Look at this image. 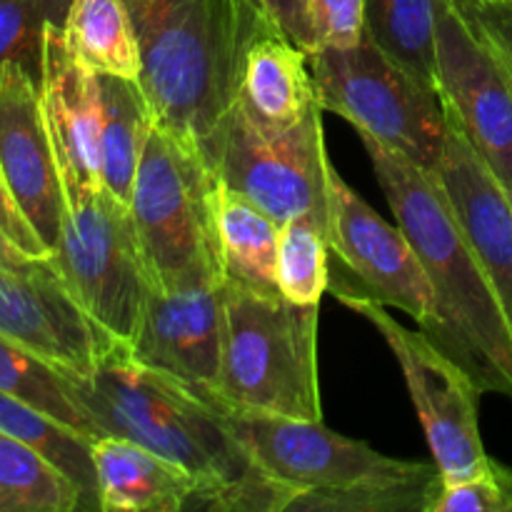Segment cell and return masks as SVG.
I'll return each instance as SVG.
<instances>
[{
    "label": "cell",
    "instance_id": "cell-1",
    "mask_svg": "<svg viewBox=\"0 0 512 512\" xmlns=\"http://www.w3.org/2000/svg\"><path fill=\"white\" fill-rule=\"evenodd\" d=\"M78 390L103 435H120L188 470L198 483L188 510L288 512L293 490L263 473L223 410L188 385L140 365L115 343Z\"/></svg>",
    "mask_w": 512,
    "mask_h": 512
},
{
    "label": "cell",
    "instance_id": "cell-2",
    "mask_svg": "<svg viewBox=\"0 0 512 512\" xmlns=\"http://www.w3.org/2000/svg\"><path fill=\"white\" fill-rule=\"evenodd\" d=\"M360 140L433 290V308L418 328L480 395L512 398V323L438 178L375 140Z\"/></svg>",
    "mask_w": 512,
    "mask_h": 512
},
{
    "label": "cell",
    "instance_id": "cell-3",
    "mask_svg": "<svg viewBox=\"0 0 512 512\" xmlns=\"http://www.w3.org/2000/svg\"><path fill=\"white\" fill-rule=\"evenodd\" d=\"M158 128L200 153L238 100L245 55L273 20L258 0H125Z\"/></svg>",
    "mask_w": 512,
    "mask_h": 512
},
{
    "label": "cell",
    "instance_id": "cell-4",
    "mask_svg": "<svg viewBox=\"0 0 512 512\" xmlns=\"http://www.w3.org/2000/svg\"><path fill=\"white\" fill-rule=\"evenodd\" d=\"M318 308L225 280V343L210 403L223 413L323 420Z\"/></svg>",
    "mask_w": 512,
    "mask_h": 512
},
{
    "label": "cell",
    "instance_id": "cell-5",
    "mask_svg": "<svg viewBox=\"0 0 512 512\" xmlns=\"http://www.w3.org/2000/svg\"><path fill=\"white\" fill-rule=\"evenodd\" d=\"M213 185L200 153L153 123L128 203L150 290L170 293L223 278L210 210Z\"/></svg>",
    "mask_w": 512,
    "mask_h": 512
},
{
    "label": "cell",
    "instance_id": "cell-6",
    "mask_svg": "<svg viewBox=\"0 0 512 512\" xmlns=\"http://www.w3.org/2000/svg\"><path fill=\"white\" fill-rule=\"evenodd\" d=\"M318 105L348 120L410 163L435 173L450 135V115L438 88L415 78L363 33L353 48L320 45L310 55Z\"/></svg>",
    "mask_w": 512,
    "mask_h": 512
},
{
    "label": "cell",
    "instance_id": "cell-7",
    "mask_svg": "<svg viewBox=\"0 0 512 512\" xmlns=\"http://www.w3.org/2000/svg\"><path fill=\"white\" fill-rule=\"evenodd\" d=\"M50 260L80 310L110 340L130 345L150 283L128 205L103 185L63 183V225Z\"/></svg>",
    "mask_w": 512,
    "mask_h": 512
},
{
    "label": "cell",
    "instance_id": "cell-8",
    "mask_svg": "<svg viewBox=\"0 0 512 512\" xmlns=\"http://www.w3.org/2000/svg\"><path fill=\"white\" fill-rule=\"evenodd\" d=\"M200 158L210 173L243 193L280 225L308 218L330 225V163L323 108L288 130H265L235 100Z\"/></svg>",
    "mask_w": 512,
    "mask_h": 512
},
{
    "label": "cell",
    "instance_id": "cell-9",
    "mask_svg": "<svg viewBox=\"0 0 512 512\" xmlns=\"http://www.w3.org/2000/svg\"><path fill=\"white\" fill-rule=\"evenodd\" d=\"M333 295L368 320L398 358L440 478L463 480L483 468L490 455L480 438V390L473 380L448 355L440 353L423 330L405 328L385 305L345 290Z\"/></svg>",
    "mask_w": 512,
    "mask_h": 512
},
{
    "label": "cell",
    "instance_id": "cell-10",
    "mask_svg": "<svg viewBox=\"0 0 512 512\" xmlns=\"http://www.w3.org/2000/svg\"><path fill=\"white\" fill-rule=\"evenodd\" d=\"M435 48L450 123L512 193V73L465 0L440 3Z\"/></svg>",
    "mask_w": 512,
    "mask_h": 512
},
{
    "label": "cell",
    "instance_id": "cell-11",
    "mask_svg": "<svg viewBox=\"0 0 512 512\" xmlns=\"http://www.w3.org/2000/svg\"><path fill=\"white\" fill-rule=\"evenodd\" d=\"M225 418L253 463L275 483L293 490L295 498L398 478L418 465L388 458L363 440L333 433L323 420L263 413H225Z\"/></svg>",
    "mask_w": 512,
    "mask_h": 512
},
{
    "label": "cell",
    "instance_id": "cell-12",
    "mask_svg": "<svg viewBox=\"0 0 512 512\" xmlns=\"http://www.w3.org/2000/svg\"><path fill=\"white\" fill-rule=\"evenodd\" d=\"M330 255L345 278H330V293L363 295L385 308H398L423 325L433 308L425 270L400 225L380 218L348 183L330 168Z\"/></svg>",
    "mask_w": 512,
    "mask_h": 512
},
{
    "label": "cell",
    "instance_id": "cell-13",
    "mask_svg": "<svg viewBox=\"0 0 512 512\" xmlns=\"http://www.w3.org/2000/svg\"><path fill=\"white\" fill-rule=\"evenodd\" d=\"M225 343V278L188 288L150 290L128 353L188 385L210 403L218 385Z\"/></svg>",
    "mask_w": 512,
    "mask_h": 512
},
{
    "label": "cell",
    "instance_id": "cell-14",
    "mask_svg": "<svg viewBox=\"0 0 512 512\" xmlns=\"http://www.w3.org/2000/svg\"><path fill=\"white\" fill-rule=\"evenodd\" d=\"M0 335L70 378H90L115 345L70 298L50 258L30 268L0 265Z\"/></svg>",
    "mask_w": 512,
    "mask_h": 512
},
{
    "label": "cell",
    "instance_id": "cell-15",
    "mask_svg": "<svg viewBox=\"0 0 512 512\" xmlns=\"http://www.w3.org/2000/svg\"><path fill=\"white\" fill-rule=\"evenodd\" d=\"M0 170L20 213L53 255L63 225V183L38 78L20 60L0 63Z\"/></svg>",
    "mask_w": 512,
    "mask_h": 512
},
{
    "label": "cell",
    "instance_id": "cell-16",
    "mask_svg": "<svg viewBox=\"0 0 512 512\" xmlns=\"http://www.w3.org/2000/svg\"><path fill=\"white\" fill-rule=\"evenodd\" d=\"M40 103L58 160L60 183L100 188V75L85 68L65 40L63 23H48L40 38Z\"/></svg>",
    "mask_w": 512,
    "mask_h": 512
},
{
    "label": "cell",
    "instance_id": "cell-17",
    "mask_svg": "<svg viewBox=\"0 0 512 512\" xmlns=\"http://www.w3.org/2000/svg\"><path fill=\"white\" fill-rule=\"evenodd\" d=\"M470 245L512 323V198L493 170L450 123L445 153L435 168Z\"/></svg>",
    "mask_w": 512,
    "mask_h": 512
},
{
    "label": "cell",
    "instance_id": "cell-18",
    "mask_svg": "<svg viewBox=\"0 0 512 512\" xmlns=\"http://www.w3.org/2000/svg\"><path fill=\"white\" fill-rule=\"evenodd\" d=\"M100 512L188 510L198 483L188 470L120 435L93 440Z\"/></svg>",
    "mask_w": 512,
    "mask_h": 512
},
{
    "label": "cell",
    "instance_id": "cell-19",
    "mask_svg": "<svg viewBox=\"0 0 512 512\" xmlns=\"http://www.w3.org/2000/svg\"><path fill=\"white\" fill-rule=\"evenodd\" d=\"M308 63V53L278 28L263 33L250 45L238 103L260 128L288 130L320 108Z\"/></svg>",
    "mask_w": 512,
    "mask_h": 512
},
{
    "label": "cell",
    "instance_id": "cell-20",
    "mask_svg": "<svg viewBox=\"0 0 512 512\" xmlns=\"http://www.w3.org/2000/svg\"><path fill=\"white\" fill-rule=\"evenodd\" d=\"M210 210L223 278L255 290H278V220L218 178L210 193Z\"/></svg>",
    "mask_w": 512,
    "mask_h": 512
},
{
    "label": "cell",
    "instance_id": "cell-21",
    "mask_svg": "<svg viewBox=\"0 0 512 512\" xmlns=\"http://www.w3.org/2000/svg\"><path fill=\"white\" fill-rule=\"evenodd\" d=\"M100 90H103L100 178L103 188L113 198L128 205L145 140L155 120L138 80L100 75Z\"/></svg>",
    "mask_w": 512,
    "mask_h": 512
},
{
    "label": "cell",
    "instance_id": "cell-22",
    "mask_svg": "<svg viewBox=\"0 0 512 512\" xmlns=\"http://www.w3.org/2000/svg\"><path fill=\"white\" fill-rule=\"evenodd\" d=\"M65 40L75 58L98 75L140 80V45L125 0H70Z\"/></svg>",
    "mask_w": 512,
    "mask_h": 512
},
{
    "label": "cell",
    "instance_id": "cell-23",
    "mask_svg": "<svg viewBox=\"0 0 512 512\" xmlns=\"http://www.w3.org/2000/svg\"><path fill=\"white\" fill-rule=\"evenodd\" d=\"M443 0H365V33L385 55L438 88V15Z\"/></svg>",
    "mask_w": 512,
    "mask_h": 512
},
{
    "label": "cell",
    "instance_id": "cell-24",
    "mask_svg": "<svg viewBox=\"0 0 512 512\" xmlns=\"http://www.w3.org/2000/svg\"><path fill=\"white\" fill-rule=\"evenodd\" d=\"M85 510L78 485L43 453L0 430V512Z\"/></svg>",
    "mask_w": 512,
    "mask_h": 512
},
{
    "label": "cell",
    "instance_id": "cell-25",
    "mask_svg": "<svg viewBox=\"0 0 512 512\" xmlns=\"http://www.w3.org/2000/svg\"><path fill=\"white\" fill-rule=\"evenodd\" d=\"M0 430L33 445L50 463L58 465L83 493L85 510H98L93 443L88 438L3 390H0Z\"/></svg>",
    "mask_w": 512,
    "mask_h": 512
},
{
    "label": "cell",
    "instance_id": "cell-26",
    "mask_svg": "<svg viewBox=\"0 0 512 512\" xmlns=\"http://www.w3.org/2000/svg\"><path fill=\"white\" fill-rule=\"evenodd\" d=\"M330 243L323 225L295 218L280 225L275 283L283 298L298 305H320L330 285Z\"/></svg>",
    "mask_w": 512,
    "mask_h": 512
},
{
    "label": "cell",
    "instance_id": "cell-27",
    "mask_svg": "<svg viewBox=\"0 0 512 512\" xmlns=\"http://www.w3.org/2000/svg\"><path fill=\"white\" fill-rule=\"evenodd\" d=\"M70 0H0V63L20 60L38 78L40 38L48 23H65Z\"/></svg>",
    "mask_w": 512,
    "mask_h": 512
},
{
    "label": "cell",
    "instance_id": "cell-28",
    "mask_svg": "<svg viewBox=\"0 0 512 512\" xmlns=\"http://www.w3.org/2000/svg\"><path fill=\"white\" fill-rule=\"evenodd\" d=\"M428 512H512V470L488 458L468 478H440Z\"/></svg>",
    "mask_w": 512,
    "mask_h": 512
},
{
    "label": "cell",
    "instance_id": "cell-29",
    "mask_svg": "<svg viewBox=\"0 0 512 512\" xmlns=\"http://www.w3.org/2000/svg\"><path fill=\"white\" fill-rule=\"evenodd\" d=\"M320 45L353 48L365 33V0H308Z\"/></svg>",
    "mask_w": 512,
    "mask_h": 512
},
{
    "label": "cell",
    "instance_id": "cell-30",
    "mask_svg": "<svg viewBox=\"0 0 512 512\" xmlns=\"http://www.w3.org/2000/svg\"><path fill=\"white\" fill-rule=\"evenodd\" d=\"M268 18L273 20L275 28L293 40L303 53L310 55L320 48L318 35H315L313 18H310L308 0H258Z\"/></svg>",
    "mask_w": 512,
    "mask_h": 512
},
{
    "label": "cell",
    "instance_id": "cell-31",
    "mask_svg": "<svg viewBox=\"0 0 512 512\" xmlns=\"http://www.w3.org/2000/svg\"><path fill=\"white\" fill-rule=\"evenodd\" d=\"M0 233L15 245L23 255H28L30 260H48L50 253L43 245V240L38 238V233L33 230V225L25 220V215L20 213L18 203H15L13 193H10L8 183H5V175L0 170Z\"/></svg>",
    "mask_w": 512,
    "mask_h": 512
},
{
    "label": "cell",
    "instance_id": "cell-32",
    "mask_svg": "<svg viewBox=\"0 0 512 512\" xmlns=\"http://www.w3.org/2000/svg\"><path fill=\"white\" fill-rule=\"evenodd\" d=\"M465 3L512 73V3L505 0H465Z\"/></svg>",
    "mask_w": 512,
    "mask_h": 512
},
{
    "label": "cell",
    "instance_id": "cell-33",
    "mask_svg": "<svg viewBox=\"0 0 512 512\" xmlns=\"http://www.w3.org/2000/svg\"><path fill=\"white\" fill-rule=\"evenodd\" d=\"M40 263V260H30L28 255L20 253L3 233H0V265H8V268H30V265Z\"/></svg>",
    "mask_w": 512,
    "mask_h": 512
},
{
    "label": "cell",
    "instance_id": "cell-34",
    "mask_svg": "<svg viewBox=\"0 0 512 512\" xmlns=\"http://www.w3.org/2000/svg\"><path fill=\"white\" fill-rule=\"evenodd\" d=\"M505 3H512V0H505Z\"/></svg>",
    "mask_w": 512,
    "mask_h": 512
},
{
    "label": "cell",
    "instance_id": "cell-35",
    "mask_svg": "<svg viewBox=\"0 0 512 512\" xmlns=\"http://www.w3.org/2000/svg\"><path fill=\"white\" fill-rule=\"evenodd\" d=\"M510 198H512V193H510Z\"/></svg>",
    "mask_w": 512,
    "mask_h": 512
}]
</instances>
